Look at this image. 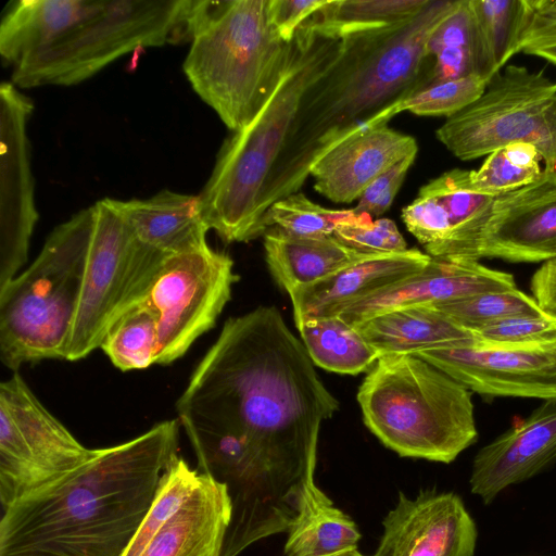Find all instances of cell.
I'll return each mask as SVG.
<instances>
[{
	"label": "cell",
	"instance_id": "44",
	"mask_svg": "<svg viewBox=\"0 0 556 556\" xmlns=\"http://www.w3.org/2000/svg\"><path fill=\"white\" fill-rule=\"evenodd\" d=\"M329 556H365V555L359 553L357 548H354V549L344 551V552L337 553V554L329 555Z\"/></svg>",
	"mask_w": 556,
	"mask_h": 556
},
{
	"label": "cell",
	"instance_id": "5",
	"mask_svg": "<svg viewBox=\"0 0 556 556\" xmlns=\"http://www.w3.org/2000/svg\"><path fill=\"white\" fill-rule=\"evenodd\" d=\"M268 0H193L182 68L232 131L245 127L276 85L290 43L269 24Z\"/></svg>",
	"mask_w": 556,
	"mask_h": 556
},
{
	"label": "cell",
	"instance_id": "39",
	"mask_svg": "<svg viewBox=\"0 0 556 556\" xmlns=\"http://www.w3.org/2000/svg\"><path fill=\"white\" fill-rule=\"evenodd\" d=\"M475 340L486 344L515 345L556 336V318L548 314L501 319L471 331Z\"/></svg>",
	"mask_w": 556,
	"mask_h": 556
},
{
	"label": "cell",
	"instance_id": "14",
	"mask_svg": "<svg viewBox=\"0 0 556 556\" xmlns=\"http://www.w3.org/2000/svg\"><path fill=\"white\" fill-rule=\"evenodd\" d=\"M414 355L482 396L556 400V336L515 345L473 338Z\"/></svg>",
	"mask_w": 556,
	"mask_h": 556
},
{
	"label": "cell",
	"instance_id": "24",
	"mask_svg": "<svg viewBox=\"0 0 556 556\" xmlns=\"http://www.w3.org/2000/svg\"><path fill=\"white\" fill-rule=\"evenodd\" d=\"M353 327L381 356L416 354L473 339L470 330L431 305L389 311Z\"/></svg>",
	"mask_w": 556,
	"mask_h": 556
},
{
	"label": "cell",
	"instance_id": "27",
	"mask_svg": "<svg viewBox=\"0 0 556 556\" xmlns=\"http://www.w3.org/2000/svg\"><path fill=\"white\" fill-rule=\"evenodd\" d=\"M296 328L312 362L326 370L357 375L381 357L341 316L307 320Z\"/></svg>",
	"mask_w": 556,
	"mask_h": 556
},
{
	"label": "cell",
	"instance_id": "6",
	"mask_svg": "<svg viewBox=\"0 0 556 556\" xmlns=\"http://www.w3.org/2000/svg\"><path fill=\"white\" fill-rule=\"evenodd\" d=\"M471 391L414 354L382 355L359 386L366 427L403 457L452 463L478 439Z\"/></svg>",
	"mask_w": 556,
	"mask_h": 556
},
{
	"label": "cell",
	"instance_id": "18",
	"mask_svg": "<svg viewBox=\"0 0 556 556\" xmlns=\"http://www.w3.org/2000/svg\"><path fill=\"white\" fill-rule=\"evenodd\" d=\"M514 288H517L515 278L507 271L475 261L451 262L431 257L419 271L355 302L340 316L354 326L389 311Z\"/></svg>",
	"mask_w": 556,
	"mask_h": 556
},
{
	"label": "cell",
	"instance_id": "29",
	"mask_svg": "<svg viewBox=\"0 0 556 556\" xmlns=\"http://www.w3.org/2000/svg\"><path fill=\"white\" fill-rule=\"evenodd\" d=\"M541 162L542 155L534 146L507 144L490 153L479 169L470 170V186L491 197L516 190L541 176Z\"/></svg>",
	"mask_w": 556,
	"mask_h": 556
},
{
	"label": "cell",
	"instance_id": "10",
	"mask_svg": "<svg viewBox=\"0 0 556 556\" xmlns=\"http://www.w3.org/2000/svg\"><path fill=\"white\" fill-rule=\"evenodd\" d=\"M457 159L470 161L510 143L534 146L546 168L556 167V81L543 72L505 65L483 92L437 129Z\"/></svg>",
	"mask_w": 556,
	"mask_h": 556
},
{
	"label": "cell",
	"instance_id": "38",
	"mask_svg": "<svg viewBox=\"0 0 556 556\" xmlns=\"http://www.w3.org/2000/svg\"><path fill=\"white\" fill-rule=\"evenodd\" d=\"M515 51L556 65V0H523L521 28Z\"/></svg>",
	"mask_w": 556,
	"mask_h": 556
},
{
	"label": "cell",
	"instance_id": "1",
	"mask_svg": "<svg viewBox=\"0 0 556 556\" xmlns=\"http://www.w3.org/2000/svg\"><path fill=\"white\" fill-rule=\"evenodd\" d=\"M339 408L275 306L227 319L176 402L198 470L231 501L224 549L288 531L320 425Z\"/></svg>",
	"mask_w": 556,
	"mask_h": 556
},
{
	"label": "cell",
	"instance_id": "9",
	"mask_svg": "<svg viewBox=\"0 0 556 556\" xmlns=\"http://www.w3.org/2000/svg\"><path fill=\"white\" fill-rule=\"evenodd\" d=\"M94 223L81 291L66 350L80 361L101 348L110 330L140 305L168 254L139 240L113 199L93 204Z\"/></svg>",
	"mask_w": 556,
	"mask_h": 556
},
{
	"label": "cell",
	"instance_id": "7",
	"mask_svg": "<svg viewBox=\"0 0 556 556\" xmlns=\"http://www.w3.org/2000/svg\"><path fill=\"white\" fill-rule=\"evenodd\" d=\"M93 223L92 205L56 226L36 260L0 288V358L5 367L65 359Z\"/></svg>",
	"mask_w": 556,
	"mask_h": 556
},
{
	"label": "cell",
	"instance_id": "2",
	"mask_svg": "<svg viewBox=\"0 0 556 556\" xmlns=\"http://www.w3.org/2000/svg\"><path fill=\"white\" fill-rule=\"evenodd\" d=\"M457 1L428 0L390 25L337 26L340 55L303 94L260 200L262 224L273 203L301 189L317 161L345 140L387 125V108L431 84L426 46Z\"/></svg>",
	"mask_w": 556,
	"mask_h": 556
},
{
	"label": "cell",
	"instance_id": "17",
	"mask_svg": "<svg viewBox=\"0 0 556 556\" xmlns=\"http://www.w3.org/2000/svg\"><path fill=\"white\" fill-rule=\"evenodd\" d=\"M555 462L556 400H546L479 450L472 462L470 491L489 505L507 488L533 478Z\"/></svg>",
	"mask_w": 556,
	"mask_h": 556
},
{
	"label": "cell",
	"instance_id": "16",
	"mask_svg": "<svg viewBox=\"0 0 556 556\" xmlns=\"http://www.w3.org/2000/svg\"><path fill=\"white\" fill-rule=\"evenodd\" d=\"M478 530L463 500L452 492L400 494L383 520V534L371 556H473Z\"/></svg>",
	"mask_w": 556,
	"mask_h": 556
},
{
	"label": "cell",
	"instance_id": "8",
	"mask_svg": "<svg viewBox=\"0 0 556 556\" xmlns=\"http://www.w3.org/2000/svg\"><path fill=\"white\" fill-rule=\"evenodd\" d=\"M193 0H85L49 47L12 68L16 87L72 86L142 48L190 41Z\"/></svg>",
	"mask_w": 556,
	"mask_h": 556
},
{
	"label": "cell",
	"instance_id": "37",
	"mask_svg": "<svg viewBox=\"0 0 556 556\" xmlns=\"http://www.w3.org/2000/svg\"><path fill=\"white\" fill-rule=\"evenodd\" d=\"M333 236L362 253H399L407 250L406 241L393 220H372L370 215L356 214L354 211L337 225Z\"/></svg>",
	"mask_w": 556,
	"mask_h": 556
},
{
	"label": "cell",
	"instance_id": "34",
	"mask_svg": "<svg viewBox=\"0 0 556 556\" xmlns=\"http://www.w3.org/2000/svg\"><path fill=\"white\" fill-rule=\"evenodd\" d=\"M488 80L477 76L431 84L392 105L395 115L408 111L418 116H445L458 113L483 92Z\"/></svg>",
	"mask_w": 556,
	"mask_h": 556
},
{
	"label": "cell",
	"instance_id": "3",
	"mask_svg": "<svg viewBox=\"0 0 556 556\" xmlns=\"http://www.w3.org/2000/svg\"><path fill=\"white\" fill-rule=\"evenodd\" d=\"M178 419L124 443L7 509L0 556H123L178 457Z\"/></svg>",
	"mask_w": 556,
	"mask_h": 556
},
{
	"label": "cell",
	"instance_id": "35",
	"mask_svg": "<svg viewBox=\"0 0 556 556\" xmlns=\"http://www.w3.org/2000/svg\"><path fill=\"white\" fill-rule=\"evenodd\" d=\"M428 0H334L316 14L340 26H382L404 21Z\"/></svg>",
	"mask_w": 556,
	"mask_h": 556
},
{
	"label": "cell",
	"instance_id": "28",
	"mask_svg": "<svg viewBox=\"0 0 556 556\" xmlns=\"http://www.w3.org/2000/svg\"><path fill=\"white\" fill-rule=\"evenodd\" d=\"M157 346L155 314L141 303L110 330L101 349L116 368L128 371L156 364Z\"/></svg>",
	"mask_w": 556,
	"mask_h": 556
},
{
	"label": "cell",
	"instance_id": "33",
	"mask_svg": "<svg viewBox=\"0 0 556 556\" xmlns=\"http://www.w3.org/2000/svg\"><path fill=\"white\" fill-rule=\"evenodd\" d=\"M352 212L324 207L298 191L273 203L264 215L263 226L265 231L278 227L298 237H327Z\"/></svg>",
	"mask_w": 556,
	"mask_h": 556
},
{
	"label": "cell",
	"instance_id": "23",
	"mask_svg": "<svg viewBox=\"0 0 556 556\" xmlns=\"http://www.w3.org/2000/svg\"><path fill=\"white\" fill-rule=\"evenodd\" d=\"M315 469L312 463L299 489L295 516L287 531V556H329L357 548L361 539L355 522L315 483Z\"/></svg>",
	"mask_w": 556,
	"mask_h": 556
},
{
	"label": "cell",
	"instance_id": "11",
	"mask_svg": "<svg viewBox=\"0 0 556 556\" xmlns=\"http://www.w3.org/2000/svg\"><path fill=\"white\" fill-rule=\"evenodd\" d=\"M83 445L15 372L0 384V502L4 509L97 454Z\"/></svg>",
	"mask_w": 556,
	"mask_h": 556
},
{
	"label": "cell",
	"instance_id": "43",
	"mask_svg": "<svg viewBox=\"0 0 556 556\" xmlns=\"http://www.w3.org/2000/svg\"><path fill=\"white\" fill-rule=\"evenodd\" d=\"M530 290L541 309L556 318V258L542 263L534 271Z\"/></svg>",
	"mask_w": 556,
	"mask_h": 556
},
{
	"label": "cell",
	"instance_id": "26",
	"mask_svg": "<svg viewBox=\"0 0 556 556\" xmlns=\"http://www.w3.org/2000/svg\"><path fill=\"white\" fill-rule=\"evenodd\" d=\"M426 53L432 62L431 84L469 75H477L486 80L493 76L479 37L470 0L457 1L453 11L431 34Z\"/></svg>",
	"mask_w": 556,
	"mask_h": 556
},
{
	"label": "cell",
	"instance_id": "22",
	"mask_svg": "<svg viewBox=\"0 0 556 556\" xmlns=\"http://www.w3.org/2000/svg\"><path fill=\"white\" fill-rule=\"evenodd\" d=\"M114 204L139 240L165 254L207 245L210 228L199 195L162 190L149 199L114 200Z\"/></svg>",
	"mask_w": 556,
	"mask_h": 556
},
{
	"label": "cell",
	"instance_id": "36",
	"mask_svg": "<svg viewBox=\"0 0 556 556\" xmlns=\"http://www.w3.org/2000/svg\"><path fill=\"white\" fill-rule=\"evenodd\" d=\"M469 179L470 170L454 168L419 189L418 193L437 199L445 207L452 225L451 232L468 223L494 198L476 191Z\"/></svg>",
	"mask_w": 556,
	"mask_h": 556
},
{
	"label": "cell",
	"instance_id": "13",
	"mask_svg": "<svg viewBox=\"0 0 556 556\" xmlns=\"http://www.w3.org/2000/svg\"><path fill=\"white\" fill-rule=\"evenodd\" d=\"M237 280L232 258L208 244L168 256L142 302L156 317V364L177 361L214 327Z\"/></svg>",
	"mask_w": 556,
	"mask_h": 556
},
{
	"label": "cell",
	"instance_id": "15",
	"mask_svg": "<svg viewBox=\"0 0 556 556\" xmlns=\"http://www.w3.org/2000/svg\"><path fill=\"white\" fill-rule=\"evenodd\" d=\"M33 111L13 83L0 85V288L26 263L38 220L27 137Z\"/></svg>",
	"mask_w": 556,
	"mask_h": 556
},
{
	"label": "cell",
	"instance_id": "42",
	"mask_svg": "<svg viewBox=\"0 0 556 556\" xmlns=\"http://www.w3.org/2000/svg\"><path fill=\"white\" fill-rule=\"evenodd\" d=\"M328 3L329 0H268V21L278 37L290 43L300 26Z\"/></svg>",
	"mask_w": 556,
	"mask_h": 556
},
{
	"label": "cell",
	"instance_id": "30",
	"mask_svg": "<svg viewBox=\"0 0 556 556\" xmlns=\"http://www.w3.org/2000/svg\"><path fill=\"white\" fill-rule=\"evenodd\" d=\"M470 7L494 75L516 54L523 0H470Z\"/></svg>",
	"mask_w": 556,
	"mask_h": 556
},
{
	"label": "cell",
	"instance_id": "19",
	"mask_svg": "<svg viewBox=\"0 0 556 556\" xmlns=\"http://www.w3.org/2000/svg\"><path fill=\"white\" fill-rule=\"evenodd\" d=\"M430 260L418 249L367 253L327 277L290 291L295 325L340 316L355 302L419 271Z\"/></svg>",
	"mask_w": 556,
	"mask_h": 556
},
{
	"label": "cell",
	"instance_id": "12",
	"mask_svg": "<svg viewBox=\"0 0 556 556\" xmlns=\"http://www.w3.org/2000/svg\"><path fill=\"white\" fill-rule=\"evenodd\" d=\"M426 253L451 262L544 263L556 258V167H544L531 184L494 197Z\"/></svg>",
	"mask_w": 556,
	"mask_h": 556
},
{
	"label": "cell",
	"instance_id": "41",
	"mask_svg": "<svg viewBox=\"0 0 556 556\" xmlns=\"http://www.w3.org/2000/svg\"><path fill=\"white\" fill-rule=\"evenodd\" d=\"M416 155L406 156L378 176L358 198V202L353 208L354 213H365L371 217L386 213L391 207Z\"/></svg>",
	"mask_w": 556,
	"mask_h": 556
},
{
	"label": "cell",
	"instance_id": "21",
	"mask_svg": "<svg viewBox=\"0 0 556 556\" xmlns=\"http://www.w3.org/2000/svg\"><path fill=\"white\" fill-rule=\"evenodd\" d=\"M231 510L227 488L202 473L185 505L139 556H222Z\"/></svg>",
	"mask_w": 556,
	"mask_h": 556
},
{
	"label": "cell",
	"instance_id": "4",
	"mask_svg": "<svg viewBox=\"0 0 556 556\" xmlns=\"http://www.w3.org/2000/svg\"><path fill=\"white\" fill-rule=\"evenodd\" d=\"M342 35L318 15L300 26L279 78L253 119L225 140L199 194L210 229L227 242H245L265 229L260 200L287 141L305 91L337 61Z\"/></svg>",
	"mask_w": 556,
	"mask_h": 556
},
{
	"label": "cell",
	"instance_id": "31",
	"mask_svg": "<svg viewBox=\"0 0 556 556\" xmlns=\"http://www.w3.org/2000/svg\"><path fill=\"white\" fill-rule=\"evenodd\" d=\"M202 473L176 457L164 473L159 491L123 556H139L156 533L185 505Z\"/></svg>",
	"mask_w": 556,
	"mask_h": 556
},
{
	"label": "cell",
	"instance_id": "40",
	"mask_svg": "<svg viewBox=\"0 0 556 556\" xmlns=\"http://www.w3.org/2000/svg\"><path fill=\"white\" fill-rule=\"evenodd\" d=\"M402 220L425 250L443 242L452 230L445 207L437 199L421 193L402 210Z\"/></svg>",
	"mask_w": 556,
	"mask_h": 556
},
{
	"label": "cell",
	"instance_id": "32",
	"mask_svg": "<svg viewBox=\"0 0 556 556\" xmlns=\"http://www.w3.org/2000/svg\"><path fill=\"white\" fill-rule=\"evenodd\" d=\"M431 306L470 331L509 317L546 314L532 295L518 288L479 293Z\"/></svg>",
	"mask_w": 556,
	"mask_h": 556
},
{
	"label": "cell",
	"instance_id": "20",
	"mask_svg": "<svg viewBox=\"0 0 556 556\" xmlns=\"http://www.w3.org/2000/svg\"><path fill=\"white\" fill-rule=\"evenodd\" d=\"M417 152L414 137L383 125L337 146L315 163L309 175L318 193L334 203H351L378 176Z\"/></svg>",
	"mask_w": 556,
	"mask_h": 556
},
{
	"label": "cell",
	"instance_id": "25",
	"mask_svg": "<svg viewBox=\"0 0 556 556\" xmlns=\"http://www.w3.org/2000/svg\"><path fill=\"white\" fill-rule=\"evenodd\" d=\"M265 258L276 282L288 293L313 283L367 253L327 237H298L278 227L264 232Z\"/></svg>",
	"mask_w": 556,
	"mask_h": 556
}]
</instances>
